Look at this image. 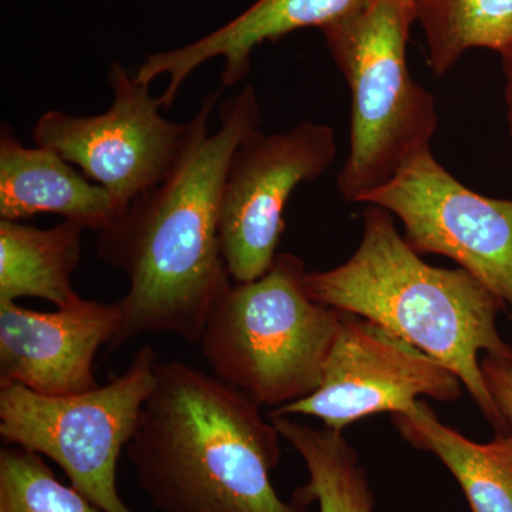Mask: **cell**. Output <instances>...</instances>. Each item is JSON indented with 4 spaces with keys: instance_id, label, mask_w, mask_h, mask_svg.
Here are the masks:
<instances>
[{
    "instance_id": "cell-1",
    "label": "cell",
    "mask_w": 512,
    "mask_h": 512,
    "mask_svg": "<svg viewBox=\"0 0 512 512\" xmlns=\"http://www.w3.org/2000/svg\"><path fill=\"white\" fill-rule=\"evenodd\" d=\"M261 123L252 84L225 101L220 126L165 183L130 202L99 232L97 254L127 279L117 301L111 349L146 333H171L198 345L218 299L231 286L220 241L222 187L241 138Z\"/></svg>"
},
{
    "instance_id": "cell-2",
    "label": "cell",
    "mask_w": 512,
    "mask_h": 512,
    "mask_svg": "<svg viewBox=\"0 0 512 512\" xmlns=\"http://www.w3.org/2000/svg\"><path fill=\"white\" fill-rule=\"evenodd\" d=\"M279 439L241 390L187 363L158 360L126 453L161 512H309L272 484Z\"/></svg>"
},
{
    "instance_id": "cell-3",
    "label": "cell",
    "mask_w": 512,
    "mask_h": 512,
    "mask_svg": "<svg viewBox=\"0 0 512 512\" xmlns=\"http://www.w3.org/2000/svg\"><path fill=\"white\" fill-rule=\"evenodd\" d=\"M393 218L367 205L355 254L329 271L308 272L306 292L320 305L372 320L436 359L461 380L495 433H510L478 360L485 352L512 366V345L497 328L505 302L466 269L426 264Z\"/></svg>"
},
{
    "instance_id": "cell-4",
    "label": "cell",
    "mask_w": 512,
    "mask_h": 512,
    "mask_svg": "<svg viewBox=\"0 0 512 512\" xmlns=\"http://www.w3.org/2000/svg\"><path fill=\"white\" fill-rule=\"evenodd\" d=\"M419 0H367L322 29L352 99L349 154L336 180L357 204L429 150L439 127L436 100L410 74L407 42Z\"/></svg>"
},
{
    "instance_id": "cell-5",
    "label": "cell",
    "mask_w": 512,
    "mask_h": 512,
    "mask_svg": "<svg viewBox=\"0 0 512 512\" xmlns=\"http://www.w3.org/2000/svg\"><path fill=\"white\" fill-rule=\"evenodd\" d=\"M305 261L281 252L249 282L231 284L200 339L212 375L259 406H288L319 389L342 311L313 301Z\"/></svg>"
},
{
    "instance_id": "cell-6",
    "label": "cell",
    "mask_w": 512,
    "mask_h": 512,
    "mask_svg": "<svg viewBox=\"0 0 512 512\" xmlns=\"http://www.w3.org/2000/svg\"><path fill=\"white\" fill-rule=\"evenodd\" d=\"M156 350L144 346L121 376L89 392L46 396L0 380V436L55 461L101 512H136L121 498L117 468L156 384Z\"/></svg>"
},
{
    "instance_id": "cell-7",
    "label": "cell",
    "mask_w": 512,
    "mask_h": 512,
    "mask_svg": "<svg viewBox=\"0 0 512 512\" xmlns=\"http://www.w3.org/2000/svg\"><path fill=\"white\" fill-rule=\"evenodd\" d=\"M113 103L96 116L46 111L32 136L36 146L52 148L84 177L110 192L120 214L144 192L165 183L211 133L210 119L220 92L202 101L187 123L160 113V97L121 66L110 67Z\"/></svg>"
},
{
    "instance_id": "cell-8",
    "label": "cell",
    "mask_w": 512,
    "mask_h": 512,
    "mask_svg": "<svg viewBox=\"0 0 512 512\" xmlns=\"http://www.w3.org/2000/svg\"><path fill=\"white\" fill-rule=\"evenodd\" d=\"M336 153L333 128L313 121L284 133L255 127L241 138L229 160L220 210L222 256L235 282L254 281L271 268L289 198L298 185L322 177Z\"/></svg>"
},
{
    "instance_id": "cell-9",
    "label": "cell",
    "mask_w": 512,
    "mask_h": 512,
    "mask_svg": "<svg viewBox=\"0 0 512 512\" xmlns=\"http://www.w3.org/2000/svg\"><path fill=\"white\" fill-rule=\"evenodd\" d=\"M357 204L389 211L414 251L453 259L512 305V200L470 190L429 148Z\"/></svg>"
},
{
    "instance_id": "cell-10",
    "label": "cell",
    "mask_w": 512,
    "mask_h": 512,
    "mask_svg": "<svg viewBox=\"0 0 512 512\" xmlns=\"http://www.w3.org/2000/svg\"><path fill=\"white\" fill-rule=\"evenodd\" d=\"M463 383L450 369L372 320L343 312L322 382L311 396L269 417H316L342 431L379 413L406 412L421 397L456 402Z\"/></svg>"
},
{
    "instance_id": "cell-11",
    "label": "cell",
    "mask_w": 512,
    "mask_h": 512,
    "mask_svg": "<svg viewBox=\"0 0 512 512\" xmlns=\"http://www.w3.org/2000/svg\"><path fill=\"white\" fill-rule=\"evenodd\" d=\"M121 323L119 303L82 296L55 312L0 302V380L46 396L96 389L94 357L113 345Z\"/></svg>"
},
{
    "instance_id": "cell-12",
    "label": "cell",
    "mask_w": 512,
    "mask_h": 512,
    "mask_svg": "<svg viewBox=\"0 0 512 512\" xmlns=\"http://www.w3.org/2000/svg\"><path fill=\"white\" fill-rule=\"evenodd\" d=\"M367 0H256L254 5L190 45L154 53L144 60L134 77L150 84L167 76L168 84L160 100L170 109L181 86L202 64L224 60L222 89L235 86L247 77L256 47L276 42L305 28H328L362 8Z\"/></svg>"
},
{
    "instance_id": "cell-13",
    "label": "cell",
    "mask_w": 512,
    "mask_h": 512,
    "mask_svg": "<svg viewBox=\"0 0 512 512\" xmlns=\"http://www.w3.org/2000/svg\"><path fill=\"white\" fill-rule=\"evenodd\" d=\"M56 214L101 232L120 215L109 191L67 163L52 148L26 147L9 126L0 131V220Z\"/></svg>"
},
{
    "instance_id": "cell-14",
    "label": "cell",
    "mask_w": 512,
    "mask_h": 512,
    "mask_svg": "<svg viewBox=\"0 0 512 512\" xmlns=\"http://www.w3.org/2000/svg\"><path fill=\"white\" fill-rule=\"evenodd\" d=\"M394 427L410 446L434 454L453 474L471 512H512V433L476 443L437 419L417 400L406 412L392 414Z\"/></svg>"
},
{
    "instance_id": "cell-15",
    "label": "cell",
    "mask_w": 512,
    "mask_h": 512,
    "mask_svg": "<svg viewBox=\"0 0 512 512\" xmlns=\"http://www.w3.org/2000/svg\"><path fill=\"white\" fill-rule=\"evenodd\" d=\"M83 231L66 220L52 228L0 220V302L36 298L64 308L76 301Z\"/></svg>"
},
{
    "instance_id": "cell-16",
    "label": "cell",
    "mask_w": 512,
    "mask_h": 512,
    "mask_svg": "<svg viewBox=\"0 0 512 512\" xmlns=\"http://www.w3.org/2000/svg\"><path fill=\"white\" fill-rule=\"evenodd\" d=\"M269 419L308 468L309 481L293 493L296 500L306 505L316 501L319 512L375 511V495L366 470L342 431L313 429L289 416Z\"/></svg>"
},
{
    "instance_id": "cell-17",
    "label": "cell",
    "mask_w": 512,
    "mask_h": 512,
    "mask_svg": "<svg viewBox=\"0 0 512 512\" xmlns=\"http://www.w3.org/2000/svg\"><path fill=\"white\" fill-rule=\"evenodd\" d=\"M417 20L427 43V62L437 77L470 49L503 53L512 45V0H419Z\"/></svg>"
},
{
    "instance_id": "cell-18",
    "label": "cell",
    "mask_w": 512,
    "mask_h": 512,
    "mask_svg": "<svg viewBox=\"0 0 512 512\" xmlns=\"http://www.w3.org/2000/svg\"><path fill=\"white\" fill-rule=\"evenodd\" d=\"M0 512H101L73 485L57 480L40 454L20 446L0 450Z\"/></svg>"
},
{
    "instance_id": "cell-19",
    "label": "cell",
    "mask_w": 512,
    "mask_h": 512,
    "mask_svg": "<svg viewBox=\"0 0 512 512\" xmlns=\"http://www.w3.org/2000/svg\"><path fill=\"white\" fill-rule=\"evenodd\" d=\"M485 384L512 433V366L491 356L481 360Z\"/></svg>"
},
{
    "instance_id": "cell-20",
    "label": "cell",
    "mask_w": 512,
    "mask_h": 512,
    "mask_svg": "<svg viewBox=\"0 0 512 512\" xmlns=\"http://www.w3.org/2000/svg\"><path fill=\"white\" fill-rule=\"evenodd\" d=\"M505 74V104H507L508 131L512 140V45L501 53Z\"/></svg>"
}]
</instances>
